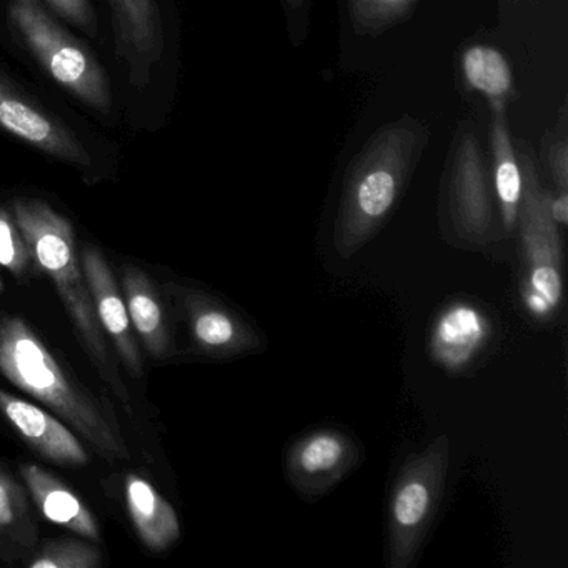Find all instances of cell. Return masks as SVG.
Wrapping results in <instances>:
<instances>
[{
  "label": "cell",
  "mask_w": 568,
  "mask_h": 568,
  "mask_svg": "<svg viewBox=\"0 0 568 568\" xmlns=\"http://www.w3.org/2000/svg\"><path fill=\"white\" fill-rule=\"evenodd\" d=\"M414 0H351V11L358 28L382 29L408 11Z\"/></svg>",
  "instance_id": "23"
},
{
  "label": "cell",
  "mask_w": 568,
  "mask_h": 568,
  "mask_svg": "<svg viewBox=\"0 0 568 568\" xmlns=\"http://www.w3.org/2000/svg\"><path fill=\"white\" fill-rule=\"evenodd\" d=\"M118 52L131 65L132 81L151 68L162 51L161 21L155 0H111Z\"/></svg>",
  "instance_id": "13"
},
{
  "label": "cell",
  "mask_w": 568,
  "mask_h": 568,
  "mask_svg": "<svg viewBox=\"0 0 568 568\" xmlns=\"http://www.w3.org/2000/svg\"><path fill=\"white\" fill-rule=\"evenodd\" d=\"M0 374L64 418L109 464L131 458L111 402L82 384L16 315L0 317Z\"/></svg>",
  "instance_id": "1"
},
{
  "label": "cell",
  "mask_w": 568,
  "mask_h": 568,
  "mask_svg": "<svg viewBox=\"0 0 568 568\" xmlns=\"http://www.w3.org/2000/svg\"><path fill=\"white\" fill-rule=\"evenodd\" d=\"M521 199L518 207L520 237V294L527 311L538 321L557 314L564 298V245L558 225L548 212L550 194L541 187L534 159L520 154Z\"/></svg>",
  "instance_id": "5"
},
{
  "label": "cell",
  "mask_w": 568,
  "mask_h": 568,
  "mask_svg": "<svg viewBox=\"0 0 568 568\" xmlns=\"http://www.w3.org/2000/svg\"><path fill=\"white\" fill-rule=\"evenodd\" d=\"M491 145H494L495 192L500 204L501 222L505 231L511 234L517 229L521 199V171L501 115L495 119Z\"/></svg>",
  "instance_id": "19"
},
{
  "label": "cell",
  "mask_w": 568,
  "mask_h": 568,
  "mask_svg": "<svg viewBox=\"0 0 568 568\" xmlns=\"http://www.w3.org/2000/svg\"><path fill=\"white\" fill-rule=\"evenodd\" d=\"M32 255L16 224L14 215L0 207V265L12 274L22 275L31 265Z\"/></svg>",
  "instance_id": "22"
},
{
  "label": "cell",
  "mask_w": 568,
  "mask_h": 568,
  "mask_svg": "<svg viewBox=\"0 0 568 568\" xmlns=\"http://www.w3.org/2000/svg\"><path fill=\"white\" fill-rule=\"evenodd\" d=\"M448 225L460 247L481 251L495 239L490 182L481 161L480 148L467 135L455 158L448 194Z\"/></svg>",
  "instance_id": "8"
},
{
  "label": "cell",
  "mask_w": 568,
  "mask_h": 568,
  "mask_svg": "<svg viewBox=\"0 0 568 568\" xmlns=\"http://www.w3.org/2000/svg\"><path fill=\"white\" fill-rule=\"evenodd\" d=\"M448 465L450 438L442 434L398 470L388 498V568H410L417 561L444 498Z\"/></svg>",
  "instance_id": "4"
},
{
  "label": "cell",
  "mask_w": 568,
  "mask_h": 568,
  "mask_svg": "<svg viewBox=\"0 0 568 568\" xmlns=\"http://www.w3.org/2000/svg\"><path fill=\"white\" fill-rule=\"evenodd\" d=\"M38 545V524L28 494L0 465V560H22L34 554Z\"/></svg>",
  "instance_id": "16"
},
{
  "label": "cell",
  "mask_w": 568,
  "mask_h": 568,
  "mask_svg": "<svg viewBox=\"0 0 568 568\" xmlns=\"http://www.w3.org/2000/svg\"><path fill=\"white\" fill-rule=\"evenodd\" d=\"M2 288H4V285H2V282H0V292H2Z\"/></svg>",
  "instance_id": "26"
},
{
  "label": "cell",
  "mask_w": 568,
  "mask_h": 568,
  "mask_svg": "<svg viewBox=\"0 0 568 568\" xmlns=\"http://www.w3.org/2000/svg\"><path fill=\"white\" fill-rule=\"evenodd\" d=\"M32 555L29 568H98L102 565V554L95 545L74 538L49 540L41 547L38 545Z\"/></svg>",
  "instance_id": "21"
},
{
  "label": "cell",
  "mask_w": 568,
  "mask_h": 568,
  "mask_svg": "<svg viewBox=\"0 0 568 568\" xmlns=\"http://www.w3.org/2000/svg\"><path fill=\"white\" fill-rule=\"evenodd\" d=\"M464 75L470 88L494 101H501L511 88V71L504 55L484 45L465 52Z\"/></svg>",
  "instance_id": "20"
},
{
  "label": "cell",
  "mask_w": 568,
  "mask_h": 568,
  "mask_svg": "<svg viewBox=\"0 0 568 568\" xmlns=\"http://www.w3.org/2000/svg\"><path fill=\"white\" fill-rule=\"evenodd\" d=\"M364 462L361 442L341 428H317L292 442L284 455L285 477L305 500L334 490Z\"/></svg>",
  "instance_id": "7"
},
{
  "label": "cell",
  "mask_w": 568,
  "mask_h": 568,
  "mask_svg": "<svg viewBox=\"0 0 568 568\" xmlns=\"http://www.w3.org/2000/svg\"><path fill=\"white\" fill-rule=\"evenodd\" d=\"M21 475L28 485L32 500L48 520L64 525L69 530L75 531L89 540H99L98 521L92 517L91 510L85 507L84 501L71 490V487L62 484L59 478L39 465H22Z\"/></svg>",
  "instance_id": "14"
},
{
  "label": "cell",
  "mask_w": 568,
  "mask_h": 568,
  "mask_svg": "<svg viewBox=\"0 0 568 568\" xmlns=\"http://www.w3.org/2000/svg\"><path fill=\"white\" fill-rule=\"evenodd\" d=\"M9 11L22 38L54 81L91 108L111 111V84L104 69L52 21L39 0H11Z\"/></svg>",
  "instance_id": "6"
},
{
  "label": "cell",
  "mask_w": 568,
  "mask_h": 568,
  "mask_svg": "<svg viewBox=\"0 0 568 568\" xmlns=\"http://www.w3.org/2000/svg\"><path fill=\"white\" fill-rule=\"evenodd\" d=\"M124 294L131 324L149 354L155 358L165 357L171 345L168 322L151 281L141 268L125 267Z\"/></svg>",
  "instance_id": "17"
},
{
  "label": "cell",
  "mask_w": 568,
  "mask_h": 568,
  "mask_svg": "<svg viewBox=\"0 0 568 568\" xmlns=\"http://www.w3.org/2000/svg\"><path fill=\"white\" fill-rule=\"evenodd\" d=\"M48 2L59 16L84 29L89 36H95L98 32V19L89 0H48Z\"/></svg>",
  "instance_id": "24"
},
{
  "label": "cell",
  "mask_w": 568,
  "mask_h": 568,
  "mask_svg": "<svg viewBox=\"0 0 568 568\" xmlns=\"http://www.w3.org/2000/svg\"><path fill=\"white\" fill-rule=\"evenodd\" d=\"M12 207L16 224L31 251L32 262H36L58 287L65 311L78 332L79 341L84 345L92 364L111 390L129 404L131 395L119 377L95 315L82 262L79 261L71 222L38 199H16Z\"/></svg>",
  "instance_id": "3"
},
{
  "label": "cell",
  "mask_w": 568,
  "mask_h": 568,
  "mask_svg": "<svg viewBox=\"0 0 568 568\" xmlns=\"http://www.w3.org/2000/svg\"><path fill=\"white\" fill-rule=\"evenodd\" d=\"M81 262L89 292H91L92 302H94L99 325L114 342L129 374L132 377H141V354H139L138 342L132 335L128 305L122 298L121 288L118 287V282H115L114 274L109 267V262L92 245H85V248H82Z\"/></svg>",
  "instance_id": "10"
},
{
  "label": "cell",
  "mask_w": 568,
  "mask_h": 568,
  "mask_svg": "<svg viewBox=\"0 0 568 568\" xmlns=\"http://www.w3.org/2000/svg\"><path fill=\"white\" fill-rule=\"evenodd\" d=\"M129 514L145 547L165 551L181 538V524L174 507L155 490L154 485L139 475L125 481Z\"/></svg>",
  "instance_id": "15"
},
{
  "label": "cell",
  "mask_w": 568,
  "mask_h": 568,
  "mask_svg": "<svg viewBox=\"0 0 568 568\" xmlns=\"http://www.w3.org/2000/svg\"><path fill=\"white\" fill-rule=\"evenodd\" d=\"M422 135L415 122L388 125L355 159L334 225V247L342 261L358 254L384 227L410 179Z\"/></svg>",
  "instance_id": "2"
},
{
  "label": "cell",
  "mask_w": 568,
  "mask_h": 568,
  "mask_svg": "<svg viewBox=\"0 0 568 568\" xmlns=\"http://www.w3.org/2000/svg\"><path fill=\"white\" fill-rule=\"evenodd\" d=\"M179 295L195 344L205 354L211 357L234 358L264 351L265 337L257 327L222 304L219 298L187 288H181Z\"/></svg>",
  "instance_id": "9"
},
{
  "label": "cell",
  "mask_w": 568,
  "mask_h": 568,
  "mask_svg": "<svg viewBox=\"0 0 568 568\" xmlns=\"http://www.w3.org/2000/svg\"><path fill=\"white\" fill-rule=\"evenodd\" d=\"M548 212L550 217L554 219L555 224L565 225L568 222V197L567 192L561 191L557 197H551L548 202Z\"/></svg>",
  "instance_id": "25"
},
{
  "label": "cell",
  "mask_w": 568,
  "mask_h": 568,
  "mask_svg": "<svg viewBox=\"0 0 568 568\" xmlns=\"http://www.w3.org/2000/svg\"><path fill=\"white\" fill-rule=\"evenodd\" d=\"M0 128L16 138L79 168L91 165L84 145L64 125L39 111L24 95L0 81Z\"/></svg>",
  "instance_id": "11"
},
{
  "label": "cell",
  "mask_w": 568,
  "mask_h": 568,
  "mask_svg": "<svg viewBox=\"0 0 568 568\" xmlns=\"http://www.w3.org/2000/svg\"><path fill=\"white\" fill-rule=\"evenodd\" d=\"M485 335V318L468 305H455L438 321L432 348L442 364L450 368L460 367L481 347Z\"/></svg>",
  "instance_id": "18"
},
{
  "label": "cell",
  "mask_w": 568,
  "mask_h": 568,
  "mask_svg": "<svg viewBox=\"0 0 568 568\" xmlns=\"http://www.w3.org/2000/svg\"><path fill=\"white\" fill-rule=\"evenodd\" d=\"M0 414L41 457L61 465L82 467L89 455L79 438L58 418L16 395L0 390Z\"/></svg>",
  "instance_id": "12"
}]
</instances>
